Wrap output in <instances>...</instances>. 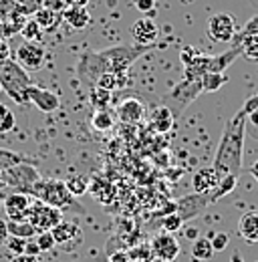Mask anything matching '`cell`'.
Listing matches in <instances>:
<instances>
[{
    "instance_id": "6da1fadb",
    "label": "cell",
    "mask_w": 258,
    "mask_h": 262,
    "mask_svg": "<svg viewBox=\"0 0 258 262\" xmlns=\"http://www.w3.org/2000/svg\"><path fill=\"white\" fill-rule=\"evenodd\" d=\"M258 107V95L248 97V101L226 121L216 156H214V167L220 178L226 176H238L242 171V158H244V137H246V125L248 115Z\"/></svg>"
},
{
    "instance_id": "7a4b0ae2",
    "label": "cell",
    "mask_w": 258,
    "mask_h": 262,
    "mask_svg": "<svg viewBox=\"0 0 258 262\" xmlns=\"http://www.w3.org/2000/svg\"><path fill=\"white\" fill-rule=\"evenodd\" d=\"M32 81L29 71H25L14 59L0 61V89L18 105L29 103V89Z\"/></svg>"
},
{
    "instance_id": "3957f363",
    "label": "cell",
    "mask_w": 258,
    "mask_h": 262,
    "mask_svg": "<svg viewBox=\"0 0 258 262\" xmlns=\"http://www.w3.org/2000/svg\"><path fill=\"white\" fill-rule=\"evenodd\" d=\"M152 49H154V45H117V47H109V49L99 51V57H101L107 71L129 73L131 65L139 57L149 53Z\"/></svg>"
},
{
    "instance_id": "277c9868",
    "label": "cell",
    "mask_w": 258,
    "mask_h": 262,
    "mask_svg": "<svg viewBox=\"0 0 258 262\" xmlns=\"http://www.w3.org/2000/svg\"><path fill=\"white\" fill-rule=\"evenodd\" d=\"M31 196H34L36 200H40L42 204H49L53 208H77L75 204V196L69 192L67 184L61 180H53V178H40L31 190Z\"/></svg>"
},
{
    "instance_id": "5b68a950",
    "label": "cell",
    "mask_w": 258,
    "mask_h": 262,
    "mask_svg": "<svg viewBox=\"0 0 258 262\" xmlns=\"http://www.w3.org/2000/svg\"><path fill=\"white\" fill-rule=\"evenodd\" d=\"M202 91H204L202 89V77H188V75H184V79L169 91V95L165 97L163 105L178 117Z\"/></svg>"
},
{
    "instance_id": "8992f818",
    "label": "cell",
    "mask_w": 258,
    "mask_h": 262,
    "mask_svg": "<svg viewBox=\"0 0 258 262\" xmlns=\"http://www.w3.org/2000/svg\"><path fill=\"white\" fill-rule=\"evenodd\" d=\"M2 178H4L6 186H12L18 192H27V194H31L32 186L40 180L38 171L27 162H20V164L12 165L8 169H2Z\"/></svg>"
},
{
    "instance_id": "52a82bcc",
    "label": "cell",
    "mask_w": 258,
    "mask_h": 262,
    "mask_svg": "<svg viewBox=\"0 0 258 262\" xmlns=\"http://www.w3.org/2000/svg\"><path fill=\"white\" fill-rule=\"evenodd\" d=\"M27 222H31L32 226L36 228V232H45V230H53L57 224H61L63 216H61L59 208L42 204L40 200L34 198L32 206L29 208V214H27Z\"/></svg>"
},
{
    "instance_id": "ba28073f",
    "label": "cell",
    "mask_w": 258,
    "mask_h": 262,
    "mask_svg": "<svg viewBox=\"0 0 258 262\" xmlns=\"http://www.w3.org/2000/svg\"><path fill=\"white\" fill-rule=\"evenodd\" d=\"M14 61L23 67L25 71H40L47 65V51L40 42H29L25 40L14 55Z\"/></svg>"
},
{
    "instance_id": "9c48e42d",
    "label": "cell",
    "mask_w": 258,
    "mask_h": 262,
    "mask_svg": "<svg viewBox=\"0 0 258 262\" xmlns=\"http://www.w3.org/2000/svg\"><path fill=\"white\" fill-rule=\"evenodd\" d=\"M206 33L214 42L226 45V42L234 40V36H236V20L230 12H218L208 18Z\"/></svg>"
},
{
    "instance_id": "30bf717a",
    "label": "cell",
    "mask_w": 258,
    "mask_h": 262,
    "mask_svg": "<svg viewBox=\"0 0 258 262\" xmlns=\"http://www.w3.org/2000/svg\"><path fill=\"white\" fill-rule=\"evenodd\" d=\"M152 250L154 256L161 262H174L180 254V242L174 238L169 232H160L152 240Z\"/></svg>"
},
{
    "instance_id": "8fae6325",
    "label": "cell",
    "mask_w": 258,
    "mask_h": 262,
    "mask_svg": "<svg viewBox=\"0 0 258 262\" xmlns=\"http://www.w3.org/2000/svg\"><path fill=\"white\" fill-rule=\"evenodd\" d=\"M51 232L55 236L57 246H61L64 250H75L77 246L83 244V230L79 228L75 222H61Z\"/></svg>"
},
{
    "instance_id": "7c38bea8",
    "label": "cell",
    "mask_w": 258,
    "mask_h": 262,
    "mask_svg": "<svg viewBox=\"0 0 258 262\" xmlns=\"http://www.w3.org/2000/svg\"><path fill=\"white\" fill-rule=\"evenodd\" d=\"M220 182V176L216 171L214 165H204L200 167L198 171H193V178H192V190L196 194H202V196H208L216 190Z\"/></svg>"
},
{
    "instance_id": "4fadbf2b",
    "label": "cell",
    "mask_w": 258,
    "mask_h": 262,
    "mask_svg": "<svg viewBox=\"0 0 258 262\" xmlns=\"http://www.w3.org/2000/svg\"><path fill=\"white\" fill-rule=\"evenodd\" d=\"M208 204H210V198L193 192V194H190V196H184L178 200V204H176V212H178V216H180L184 222H190V220H193L196 216L202 214V210H204Z\"/></svg>"
},
{
    "instance_id": "5bb4252c",
    "label": "cell",
    "mask_w": 258,
    "mask_h": 262,
    "mask_svg": "<svg viewBox=\"0 0 258 262\" xmlns=\"http://www.w3.org/2000/svg\"><path fill=\"white\" fill-rule=\"evenodd\" d=\"M34 202V196L27 194V192H14L4 200V210H6V216L10 220H27V214H29V208Z\"/></svg>"
},
{
    "instance_id": "9a60e30c",
    "label": "cell",
    "mask_w": 258,
    "mask_h": 262,
    "mask_svg": "<svg viewBox=\"0 0 258 262\" xmlns=\"http://www.w3.org/2000/svg\"><path fill=\"white\" fill-rule=\"evenodd\" d=\"M131 36L135 45H154L160 36V27L152 16H141L131 25Z\"/></svg>"
},
{
    "instance_id": "2e32d148",
    "label": "cell",
    "mask_w": 258,
    "mask_h": 262,
    "mask_svg": "<svg viewBox=\"0 0 258 262\" xmlns=\"http://www.w3.org/2000/svg\"><path fill=\"white\" fill-rule=\"evenodd\" d=\"M29 103H34V107L38 111H42V113H53V111H57L61 107V101H59V97L53 91L42 89L38 85H31V89H29Z\"/></svg>"
},
{
    "instance_id": "e0dca14e",
    "label": "cell",
    "mask_w": 258,
    "mask_h": 262,
    "mask_svg": "<svg viewBox=\"0 0 258 262\" xmlns=\"http://www.w3.org/2000/svg\"><path fill=\"white\" fill-rule=\"evenodd\" d=\"M117 117L123 121V123H137L145 117V105L135 97L125 99L119 107H117Z\"/></svg>"
},
{
    "instance_id": "ac0fdd59",
    "label": "cell",
    "mask_w": 258,
    "mask_h": 262,
    "mask_svg": "<svg viewBox=\"0 0 258 262\" xmlns=\"http://www.w3.org/2000/svg\"><path fill=\"white\" fill-rule=\"evenodd\" d=\"M238 234L246 242H250V244L258 242V210H250V212L240 216V220H238Z\"/></svg>"
},
{
    "instance_id": "d6986e66",
    "label": "cell",
    "mask_w": 258,
    "mask_h": 262,
    "mask_svg": "<svg viewBox=\"0 0 258 262\" xmlns=\"http://www.w3.org/2000/svg\"><path fill=\"white\" fill-rule=\"evenodd\" d=\"M129 85V77L127 73H115V71H105L99 79L95 81L93 87H101L105 91H119V89H125Z\"/></svg>"
},
{
    "instance_id": "ffe728a7",
    "label": "cell",
    "mask_w": 258,
    "mask_h": 262,
    "mask_svg": "<svg viewBox=\"0 0 258 262\" xmlns=\"http://www.w3.org/2000/svg\"><path fill=\"white\" fill-rule=\"evenodd\" d=\"M63 20L73 29V31H83L91 23V14L83 6H69L63 12Z\"/></svg>"
},
{
    "instance_id": "44dd1931",
    "label": "cell",
    "mask_w": 258,
    "mask_h": 262,
    "mask_svg": "<svg viewBox=\"0 0 258 262\" xmlns=\"http://www.w3.org/2000/svg\"><path fill=\"white\" fill-rule=\"evenodd\" d=\"M32 18L38 23V27L45 33H55L59 29V25L63 23V14H59L51 8H45V6H40L36 12H32Z\"/></svg>"
},
{
    "instance_id": "7402d4cb",
    "label": "cell",
    "mask_w": 258,
    "mask_h": 262,
    "mask_svg": "<svg viewBox=\"0 0 258 262\" xmlns=\"http://www.w3.org/2000/svg\"><path fill=\"white\" fill-rule=\"evenodd\" d=\"M174 121H176V115H174L165 105L156 107L154 113H152V125H154V129L161 131V133L171 129V127H174Z\"/></svg>"
},
{
    "instance_id": "603a6c76",
    "label": "cell",
    "mask_w": 258,
    "mask_h": 262,
    "mask_svg": "<svg viewBox=\"0 0 258 262\" xmlns=\"http://www.w3.org/2000/svg\"><path fill=\"white\" fill-rule=\"evenodd\" d=\"M214 252H216V250H214L210 238L200 236V238H196L192 242V256L198 258V260H210V258L214 256Z\"/></svg>"
},
{
    "instance_id": "cb8c5ba5",
    "label": "cell",
    "mask_w": 258,
    "mask_h": 262,
    "mask_svg": "<svg viewBox=\"0 0 258 262\" xmlns=\"http://www.w3.org/2000/svg\"><path fill=\"white\" fill-rule=\"evenodd\" d=\"M91 125L95 131H109L115 125V115L109 109H95L91 117Z\"/></svg>"
},
{
    "instance_id": "d4e9b609",
    "label": "cell",
    "mask_w": 258,
    "mask_h": 262,
    "mask_svg": "<svg viewBox=\"0 0 258 262\" xmlns=\"http://www.w3.org/2000/svg\"><path fill=\"white\" fill-rule=\"evenodd\" d=\"M6 226H8V234L16 238H31L36 234V228L27 220H8Z\"/></svg>"
},
{
    "instance_id": "484cf974",
    "label": "cell",
    "mask_w": 258,
    "mask_h": 262,
    "mask_svg": "<svg viewBox=\"0 0 258 262\" xmlns=\"http://www.w3.org/2000/svg\"><path fill=\"white\" fill-rule=\"evenodd\" d=\"M236 45H240V51L246 59L258 61V34H248V36H240L236 40Z\"/></svg>"
},
{
    "instance_id": "4316f807",
    "label": "cell",
    "mask_w": 258,
    "mask_h": 262,
    "mask_svg": "<svg viewBox=\"0 0 258 262\" xmlns=\"http://www.w3.org/2000/svg\"><path fill=\"white\" fill-rule=\"evenodd\" d=\"M236 184H238V176H226V178H220L216 190H214L212 196H210V202H218L220 198L232 194V190L236 188Z\"/></svg>"
},
{
    "instance_id": "83f0119b",
    "label": "cell",
    "mask_w": 258,
    "mask_h": 262,
    "mask_svg": "<svg viewBox=\"0 0 258 262\" xmlns=\"http://www.w3.org/2000/svg\"><path fill=\"white\" fill-rule=\"evenodd\" d=\"M20 36H23L25 40H29V42H40V40L45 38V31L38 27V23H36L34 18H29V20L25 23V27L20 29Z\"/></svg>"
},
{
    "instance_id": "f1b7e54d",
    "label": "cell",
    "mask_w": 258,
    "mask_h": 262,
    "mask_svg": "<svg viewBox=\"0 0 258 262\" xmlns=\"http://www.w3.org/2000/svg\"><path fill=\"white\" fill-rule=\"evenodd\" d=\"M226 81L228 79L224 77V73H206V75H202V89L208 93H214L222 85H226Z\"/></svg>"
},
{
    "instance_id": "f546056e",
    "label": "cell",
    "mask_w": 258,
    "mask_h": 262,
    "mask_svg": "<svg viewBox=\"0 0 258 262\" xmlns=\"http://www.w3.org/2000/svg\"><path fill=\"white\" fill-rule=\"evenodd\" d=\"M64 184H67L69 192H71L75 198L87 194V190H89V182H87L83 176H71V178L64 180Z\"/></svg>"
},
{
    "instance_id": "4dcf8cb0",
    "label": "cell",
    "mask_w": 258,
    "mask_h": 262,
    "mask_svg": "<svg viewBox=\"0 0 258 262\" xmlns=\"http://www.w3.org/2000/svg\"><path fill=\"white\" fill-rule=\"evenodd\" d=\"M156 258L154 256V250H152V244H139L135 248L129 250V260L135 262H152Z\"/></svg>"
},
{
    "instance_id": "1f68e13d",
    "label": "cell",
    "mask_w": 258,
    "mask_h": 262,
    "mask_svg": "<svg viewBox=\"0 0 258 262\" xmlns=\"http://www.w3.org/2000/svg\"><path fill=\"white\" fill-rule=\"evenodd\" d=\"M91 105L95 109H109V101H111V91H105L101 87H93L91 89Z\"/></svg>"
},
{
    "instance_id": "d6a6232c",
    "label": "cell",
    "mask_w": 258,
    "mask_h": 262,
    "mask_svg": "<svg viewBox=\"0 0 258 262\" xmlns=\"http://www.w3.org/2000/svg\"><path fill=\"white\" fill-rule=\"evenodd\" d=\"M16 127V117L14 113L6 107V105H0V133H8Z\"/></svg>"
},
{
    "instance_id": "836d02e7",
    "label": "cell",
    "mask_w": 258,
    "mask_h": 262,
    "mask_svg": "<svg viewBox=\"0 0 258 262\" xmlns=\"http://www.w3.org/2000/svg\"><path fill=\"white\" fill-rule=\"evenodd\" d=\"M184 224H186V222L178 216V212H169V214H165V216L161 218V228H163V232H169V234L178 232Z\"/></svg>"
},
{
    "instance_id": "e575fe53",
    "label": "cell",
    "mask_w": 258,
    "mask_h": 262,
    "mask_svg": "<svg viewBox=\"0 0 258 262\" xmlns=\"http://www.w3.org/2000/svg\"><path fill=\"white\" fill-rule=\"evenodd\" d=\"M36 244H38L40 252H47V250H51L53 246H57V242H55V236H53V232H51V230H45V232H40V234L36 236Z\"/></svg>"
},
{
    "instance_id": "d590c367",
    "label": "cell",
    "mask_w": 258,
    "mask_h": 262,
    "mask_svg": "<svg viewBox=\"0 0 258 262\" xmlns=\"http://www.w3.org/2000/svg\"><path fill=\"white\" fill-rule=\"evenodd\" d=\"M27 240H29V238H16V236H10V238L6 240V246H8L14 254H25Z\"/></svg>"
},
{
    "instance_id": "8d00e7d4",
    "label": "cell",
    "mask_w": 258,
    "mask_h": 262,
    "mask_svg": "<svg viewBox=\"0 0 258 262\" xmlns=\"http://www.w3.org/2000/svg\"><path fill=\"white\" fill-rule=\"evenodd\" d=\"M16 6H20L27 14H32V12H36L40 6H42V0H12Z\"/></svg>"
},
{
    "instance_id": "74e56055",
    "label": "cell",
    "mask_w": 258,
    "mask_h": 262,
    "mask_svg": "<svg viewBox=\"0 0 258 262\" xmlns=\"http://www.w3.org/2000/svg\"><path fill=\"white\" fill-rule=\"evenodd\" d=\"M210 240H212V246H214V250H216V252L224 250L226 246L230 244V236H228L226 232H218V234H214Z\"/></svg>"
},
{
    "instance_id": "f35d334b",
    "label": "cell",
    "mask_w": 258,
    "mask_h": 262,
    "mask_svg": "<svg viewBox=\"0 0 258 262\" xmlns=\"http://www.w3.org/2000/svg\"><path fill=\"white\" fill-rule=\"evenodd\" d=\"M42 6L45 8H51V10L59 12V14H63L71 4H69V0H42Z\"/></svg>"
},
{
    "instance_id": "ab89813d",
    "label": "cell",
    "mask_w": 258,
    "mask_h": 262,
    "mask_svg": "<svg viewBox=\"0 0 258 262\" xmlns=\"http://www.w3.org/2000/svg\"><path fill=\"white\" fill-rule=\"evenodd\" d=\"M248 34H258V14L250 16V18L246 20L242 33H238V38H240V36H248Z\"/></svg>"
},
{
    "instance_id": "60d3db41",
    "label": "cell",
    "mask_w": 258,
    "mask_h": 262,
    "mask_svg": "<svg viewBox=\"0 0 258 262\" xmlns=\"http://www.w3.org/2000/svg\"><path fill=\"white\" fill-rule=\"evenodd\" d=\"M133 4H135V8H137L139 12H143V14H145V12H152V10H154L156 0H135Z\"/></svg>"
},
{
    "instance_id": "b9f144b4",
    "label": "cell",
    "mask_w": 258,
    "mask_h": 262,
    "mask_svg": "<svg viewBox=\"0 0 258 262\" xmlns=\"http://www.w3.org/2000/svg\"><path fill=\"white\" fill-rule=\"evenodd\" d=\"M10 262H40V258L32 254H16L14 258H10Z\"/></svg>"
},
{
    "instance_id": "7bdbcfd3",
    "label": "cell",
    "mask_w": 258,
    "mask_h": 262,
    "mask_svg": "<svg viewBox=\"0 0 258 262\" xmlns=\"http://www.w3.org/2000/svg\"><path fill=\"white\" fill-rule=\"evenodd\" d=\"M8 226H6V220H0V246L2 244H6V240H8Z\"/></svg>"
},
{
    "instance_id": "ee69618b",
    "label": "cell",
    "mask_w": 258,
    "mask_h": 262,
    "mask_svg": "<svg viewBox=\"0 0 258 262\" xmlns=\"http://www.w3.org/2000/svg\"><path fill=\"white\" fill-rule=\"evenodd\" d=\"M4 59H10V49H8L6 40L0 38V61H4Z\"/></svg>"
},
{
    "instance_id": "f6af8a7d",
    "label": "cell",
    "mask_w": 258,
    "mask_h": 262,
    "mask_svg": "<svg viewBox=\"0 0 258 262\" xmlns=\"http://www.w3.org/2000/svg\"><path fill=\"white\" fill-rule=\"evenodd\" d=\"M38 252H40L38 244H36V242H29V240H27V248H25V254H32V256H36Z\"/></svg>"
},
{
    "instance_id": "bcb514c9",
    "label": "cell",
    "mask_w": 258,
    "mask_h": 262,
    "mask_svg": "<svg viewBox=\"0 0 258 262\" xmlns=\"http://www.w3.org/2000/svg\"><path fill=\"white\" fill-rule=\"evenodd\" d=\"M69 4H71V6H83V8H87L89 0H69Z\"/></svg>"
},
{
    "instance_id": "7dc6e473",
    "label": "cell",
    "mask_w": 258,
    "mask_h": 262,
    "mask_svg": "<svg viewBox=\"0 0 258 262\" xmlns=\"http://www.w3.org/2000/svg\"><path fill=\"white\" fill-rule=\"evenodd\" d=\"M248 121H250V123H254V125H258V107L250 113V115H248Z\"/></svg>"
},
{
    "instance_id": "c3c4849f",
    "label": "cell",
    "mask_w": 258,
    "mask_h": 262,
    "mask_svg": "<svg viewBox=\"0 0 258 262\" xmlns=\"http://www.w3.org/2000/svg\"><path fill=\"white\" fill-rule=\"evenodd\" d=\"M250 173H252V178H254V180L258 182V160L252 165H250Z\"/></svg>"
},
{
    "instance_id": "681fc988",
    "label": "cell",
    "mask_w": 258,
    "mask_h": 262,
    "mask_svg": "<svg viewBox=\"0 0 258 262\" xmlns=\"http://www.w3.org/2000/svg\"><path fill=\"white\" fill-rule=\"evenodd\" d=\"M230 262H244V260L240 258V254H238V252H234V254H232V260Z\"/></svg>"
},
{
    "instance_id": "f907efd6",
    "label": "cell",
    "mask_w": 258,
    "mask_h": 262,
    "mask_svg": "<svg viewBox=\"0 0 258 262\" xmlns=\"http://www.w3.org/2000/svg\"><path fill=\"white\" fill-rule=\"evenodd\" d=\"M256 262H258V260H256Z\"/></svg>"
}]
</instances>
